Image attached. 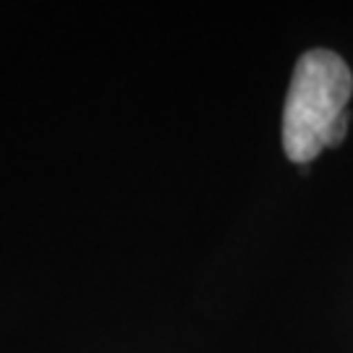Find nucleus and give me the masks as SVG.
<instances>
[{"label": "nucleus", "instance_id": "1", "mask_svg": "<svg viewBox=\"0 0 353 353\" xmlns=\"http://www.w3.org/2000/svg\"><path fill=\"white\" fill-rule=\"evenodd\" d=\"M351 92V68L338 52L316 48L299 58L283 110V147L293 163H312L327 150L332 126L348 115Z\"/></svg>", "mask_w": 353, "mask_h": 353}]
</instances>
